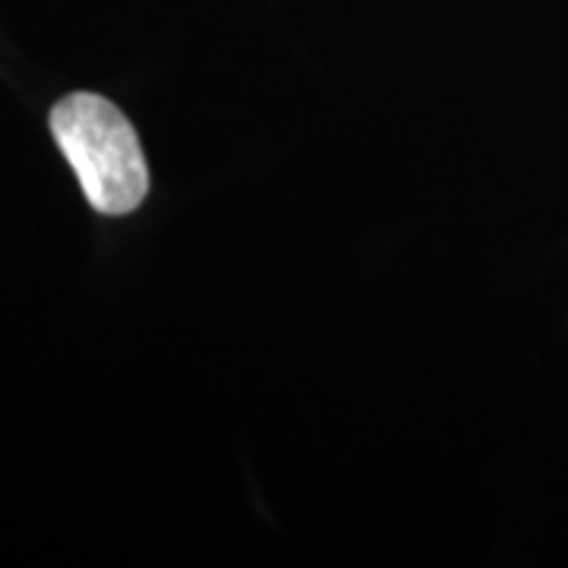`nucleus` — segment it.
<instances>
[{
  "label": "nucleus",
  "instance_id": "1",
  "mask_svg": "<svg viewBox=\"0 0 568 568\" xmlns=\"http://www.w3.org/2000/svg\"><path fill=\"white\" fill-rule=\"evenodd\" d=\"M51 133L92 209L102 215L140 209L149 193V168L140 136L121 108L92 92L67 95L51 111Z\"/></svg>",
  "mask_w": 568,
  "mask_h": 568
}]
</instances>
